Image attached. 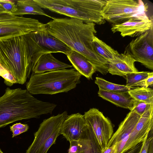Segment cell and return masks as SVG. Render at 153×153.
I'll list each match as a JSON object with an SVG mask.
<instances>
[{"instance_id": "obj_20", "label": "cell", "mask_w": 153, "mask_h": 153, "mask_svg": "<svg viewBox=\"0 0 153 153\" xmlns=\"http://www.w3.org/2000/svg\"><path fill=\"white\" fill-rule=\"evenodd\" d=\"M11 13L15 16H20L26 14H33L53 18L47 14L35 0L17 1Z\"/></svg>"}, {"instance_id": "obj_24", "label": "cell", "mask_w": 153, "mask_h": 153, "mask_svg": "<svg viewBox=\"0 0 153 153\" xmlns=\"http://www.w3.org/2000/svg\"><path fill=\"white\" fill-rule=\"evenodd\" d=\"M95 83L98 86L99 90L113 92H126L136 88H131L126 85L114 83L98 77H96Z\"/></svg>"}, {"instance_id": "obj_35", "label": "cell", "mask_w": 153, "mask_h": 153, "mask_svg": "<svg viewBox=\"0 0 153 153\" xmlns=\"http://www.w3.org/2000/svg\"><path fill=\"white\" fill-rule=\"evenodd\" d=\"M11 132H12V137L13 138L21 134L20 129H15Z\"/></svg>"}, {"instance_id": "obj_8", "label": "cell", "mask_w": 153, "mask_h": 153, "mask_svg": "<svg viewBox=\"0 0 153 153\" xmlns=\"http://www.w3.org/2000/svg\"><path fill=\"white\" fill-rule=\"evenodd\" d=\"M45 24L37 19L0 12V42L37 31H44Z\"/></svg>"}, {"instance_id": "obj_9", "label": "cell", "mask_w": 153, "mask_h": 153, "mask_svg": "<svg viewBox=\"0 0 153 153\" xmlns=\"http://www.w3.org/2000/svg\"><path fill=\"white\" fill-rule=\"evenodd\" d=\"M86 125L92 130L102 150L105 149L113 134L110 120L95 108H90L83 115Z\"/></svg>"}, {"instance_id": "obj_37", "label": "cell", "mask_w": 153, "mask_h": 153, "mask_svg": "<svg viewBox=\"0 0 153 153\" xmlns=\"http://www.w3.org/2000/svg\"><path fill=\"white\" fill-rule=\"evenodd\" d=\"M7 11L5 10L3 7L0 4V12Z\"/></svg>"}, {"instance_id": "obj_32", "label": "cell", "mask_w": 153, "mask_h": 153, "mask_svg": "<svg viewBox=\"0 0 153 153\" xmlns=\"http://www.w3.org/2000/svg\"><path fill=\"white\" fill-rule=\"evenodd\" d=\"M101 153H117L116 143L109 147H106L102 150Z\"/></svg>"}, {"instance_id": "obj_6", "label": "cell", "mask_w": 153, "mask_h": 153, "mask_svg": "<svg viewBox=\"0 0 153 153\" xmlns=\"http://www.w3.org/2000/svg\"><path fill=\"white\" fill-rule=\"evenodd\" d=\"M101 15L112 25L120 24L131 19H149L148 6L141 0H105Z\"/></svg>"}, {"instance_id": "obj_2", "label": "cell", "mask_w": 153, "mask_h": 153, "mask_svg": "<svg viewBox=\"0 0 153 153\" xmlns=\"http://www.w3.org/2000/svg\"><path fill=\"white\" fill-rule=\"evenodd\" d=\"M56 106L37 99L27 90L7 88L0 97V128L16 121L51 114Z\"/></svg>"}, {"instance_id": "obj_31", "label": "cell", "mask_w": 153, "mask_h": 153, "mask_svg": "<svg viewBox=\"0 0 153 153\" xmlns=\"http://www.w3.org/2000/svg\"><path fill=\"white\" fill-rule=\"evenodd\" d=\"M153 85V72H149V74L145 80V87L149 86L152 87Z\"/></svg>"}, {"instance_id": "obj_12", "label": "cell", "mask_w": 153, "mask_h": 153, "mask_svg": "<svg viewBox=\"0 0 153 153\" xmlns=\"http://www.w3.org/2000/svg\"><path fill=\"white\" fill-rule=\"evenodd\" d=\"M153 20L152 15L146 19H131L120 24L112 25L111 30L113 33L120 32L123 37H137L153 26Z\"/></svg>"}, {"instance_id": "obj_36", "label": "cell", "mask_w": 153, "mask_h": 153, "mask_svg": "<svg viewBox=\"0 0 153 153\" xmlns=\"http://www.w3.org/2000/svg\"><path fill=\"white\" fill-rule=\"evenodd\" d=\"M149 153H153V139H152L150 142L149 146Z\"/></svg>"}, {"instance_id": "obj_26", "label": "cell", "mask_w": 153, "mask_h": 153, "mask_svg": "<svg viewBox=\"0 0 153 153\" xmlns=\"http://www.w3.org/2000/svg\"><path fill=\"white\" fill-rule=\"evenodd\" d=\"M140 116L149 117L153 116V104H149L135 100L132 109Z\"/></svg>"}, {"instance_id": "obj_30", "label": "cell", "mask_w": 153, "mask_h": 153, "mask_svg": "<svg viewBox=\"0 0 153 153\" xmlns=\"http://www.w3.org/2000/svg\"><path fill=\"white\" fill-rule=\"evenodd\" d=\"M0 4L5 10L11 12L16 4L12 1L0 0Z\"/></svg>"}, {"instance_id": "obj_14", "label": "cell", "mask_w": 153, "mask_h": 153, "mask_svg": "<svg viewBox=\"0 0 153 153\" xmlns=\"http://www.w3.org/2000/svg\"><path fill=\"white\" fill-rule=\"evenodd\" d=\"M30 33L38 46L45 53H62L67 55L72 51L62 41L44 31Z\"/></svg>"}, {"instance_id": "obj_11", "label": "cell", "mask_w": 153, "mask_h": 153, "mask_svg": "<svg viewBox=\"0 0 153 153\" xmlns=\"http://www.w3.org/2000/svg\"><path fill=\"white\" fill-rule=\"evenodd\" d=\"M141 116L130 111L120 124L108 142L107 147L116 143L117 153H121L128 137L135 127Z\"/></svg>"}, {"instance_id": "obj_3", "label": "cell", "mask_w": 153, "mask_h": 153, "mask_svg": "<svg viewBox=\"0 0 153 153\" xmlns=\"http://www.w3.org/2000/svg\"><path fill=\"white\" fill-rule=\"evenodd\" d=\"M38 59L30 33L0 42V63L23 84Z\"/></svg>"}, {"instance_id": "obj_28", "label": "cell", "mask_w": 153, "mask_h": 153, "mask_svg": "<svg viewBox=\"0 0 153 153\" xmlns=\"http://www.w3.org/2000/svg\"><path fill=\"white\" fill-rule=\"evenodd\" d=\"M153 128L150 131L142 142L141 146L138 153H149L150 142L153 139Z\"/></svg>"}, {"instance_id": "obj_23", "label": "cell", "mask_w": 153, "mask_h": 153, "mask_svg": "<svg viewBox=\"0 0 153 153\" xmlns=\"http://www.w3.org/2000/svg\"><path fill=\"white\" fill-rule=\"evenodd\" d=\"M134 100L149 104H153V90L149 87H137L128 91Z\"/></svg>"}, {"instance_id": "obj_27", "label": "cell", "mask_w": 153, "mask_h": 153, "mask_svg": "<svg viewBox=\"0 0 153 153\" xmlns=\"http://www.w3.org/2000/svg\"><path fill=\"white\" fill-rule=\"evenodd\" d=\"M0 76L4 79V82L7 85L11 86L13 84L17 83L16 78L5 69L0 63Z\"/></svg>"}, {"instance_id": "obj_1", "label": "cell", "mask_w": 153, "mask_h": 153, "mask_svg": "<svg viewBox=\"0 0 153 153\" xmlns=\"http://www.w3.org/2000/svg\"><path fill=\"white\" fill-rule=\"evenodd\" d=\"M52 19L45 24V32L84 56L96 71L104 75L108 73L109 63L97 53L93 46V39L97 32L95 23L71 18Z\"/></svg>"}, {"instance_id": "obj_33", "label": "cell", "mask_w": 153, "mask_h": 153, "mask_svg": "<svg viewBox=\"0 0 153 153\" xmlns=\"http://www.w3.org/2000/svg\"><path fill=\"white\" fill-rule=\"evenodd\" d=\"M142 143H139L135 147L124 153H138L141 146Z\"/></svg>"}, {"instance_id": "obj_15", "label": "cell", "mask_w": 153, "mask_h": 153, "mask_svg": "<svg viewBox=\"0 0 153 153\" xmlns=\"http://www.w3.org/2000/svg\"><path fill=\"white\" fill-rule=\"evenodd\" d=\"M153 128V116H141L135 127L128 136L121 153H124L142 143Z\"/></svg>"}, {"instance_id": "obj_21", "label": "cell", "mask_w": 153, "mask_h": 153, "mask_svg": "<svg viewBox=\"0 0 153 153\" xmlns=\"http://www.w3.org/2000/svg\"><path fill=\"white\" fill-rule=\"evenodd\" d=\"M87 126L78 141L81 147L80 153H101L102 149L94 133Z\"/></svg>"}, {"instance_id": "obj_25", "label": "cell", "mask_w": 153, "mask_h": 153, "mask_svg": "<svg viewBox=\"0 0 153 153\" xmlns=\"http://www.w3.org/2000/svg\"><path fill=\"white\" fill-rule=\"evenodd\" d=\"M149 72L138 71L126 74L125 77L126 80V85L131 88L145 87V80L149 76Z\"/></svg>"}, {"instance_id": "obj_18", "label": "cell", "mask_w": 153, "mask_h": 153, "mask_svg": "<svg viewBox=\"0 0 153 153\" xmlns=\"http://www.w3.org/2000/svg\"><path fill=\"white\" fill-rule=\"evenodd\" d=\"M66 56L77 71L87 79H92L93 74L96 71V69L84 56L73 50Z\"/></svg>"}, {"instance_id": "obj_19", "label": "cell", "mask_w": 153, "mask_h": 153, "mask_svg": "<svg viewBox=\"0 0 153 153\" xmlns=\"http://www.w3.org/2000/svg\"><path fill=\"white\" fill-rule=\"evenodd\" d=\"M98 96L116 106L131 111L133 107L135 100L129 94L128 92H113L99 90Z\"/></svg>"}, {"instance_id": "obj_7", "label": "cell", "mask_w": 153, "mask_h": 153, "mask_svg": "<svg viewBox=\"0 0 153 153\" xmlns=\"http://www.w3.org/2000/svg\"><path fill=\"white\" fill-rule=\"evenodd\" d=\"M67 116V112L65 111L44 120L26 153H47L60 134L61 126Z\"/></svg>"}, {"instance_id": "obj_16", "label": "cell", "mask_w": 153, "mask_h": 153, "mask_svg": "<svg viewBox=\"0 0 153 153\" xmlns=\"http://www.w3.org/2000/svg\"><path fill=\"white\" fill-rule=\"evenodd\" d=\"M136 60L126 50L123 53H119L111 62L109 63L108 72L112 75L125 77L128 74L139 71L135 66Z\"/></svg>"}, {"instance_id": "obj_38", "label": "cell", "mask_w": 153, "mask_h": 153, "mask_svg": "<svg viewBox=\"0 0 153 153\" xmlns=\"http://www.w3.org/2000/svg\"><path fill=\"white\" fill-rule=\"evenodd\" d=\"M0 153H3L0 149Z\"/></svg>"}, {"instance_id": "obj_5", "label": "cell", "mask_w": 153, "mask_h": 153, "mask_svg": "<svg viewBox=\"0 0 153 153\" xmlns=\"http://www.w3.org/2000/svg\"><path fill=\"white\" fill-rule=\"evenodd\" d=\"M81 75L74 68L32 74L26 84L31 94L53 95L67 92L80 82Z\"/></svg>"}, {"instance_id": "obj_13", "label": "cell", "mask_w": 153, "mask_h": 153, "mask_svg": "<svg viewBox=\"0 0 153 153\" xmlns=\"http://www.w3.org/2000/svg\"><path fill=\"white\" fill-rule=\"evenodd\" d=\"M87 126L83 115L79 113L72 114L68 115L64 121L60 134L69 142L79 141Z\"/></svg>"}, {"instance_id": "obj_22", "label": "cell", "mask_w": 153, "mask_h": 153, "mask_svg": "<svg viewBox=\"0 0 153 153\" xmlns=\"http://www.w3.org/2000/svg\"><path fill=\"white\" fill-rule=\"evenodd\" d=\"M93 43L97 53L109 63L112 62L119 54L95 36L93 38Z\"/></svg>"}, {"instance_id": "obj_4", "label": "cell", "mask_w": 153, "mask_h": 153, "mask_svg": "<svg viewBox=\"0 0 153 153\" xmlns=\"http://www.w3.org/2000/svg\"><path fill=\"white\" fill-rule=\"evenodd\" d=\"M42 8L80 20L101 25L105 20L101 15L105 0H35Z\"/></svg>"}, {"instance_id": "obj_10", "label": "cell", "mask_w": 153, "mask_h": 153, "mask_svg": "<svg viewBox=\"0 0 153 153\" xmlns=\"http://www.w3.org/2000/svg\"><path fill=\"white\" fill-rule=\"evenodd\" d=\"M136 62L153 70V26L130 42L127 49Z\"/></svg>"}, {"instance_id": "obj_17", "label": "cell", "mask_w": 153, "mask_h": 153, "mask_svg": "<svg viewBox=\"0 0 153 153\" xmlns=\"http://www.w3.org/2000/svg\"><path fill=\"white\" fill-rule=\"evenodd\" d=\"M72 66L62 62L54 57L51 53L44 54L39 58L32 74L46 72L71 68Z\"/></svg>"}, {"instance_id": "obj_29", "label": "cell", "mask_w": 153, "mask_h": 153, "mask_svg": "<svg viewBox=\"0 0 153 153\" xmlns=\"http://www.w3.org/2000/svg\"><path fill=\"white\" fill-rule=\"evenodd\" d=\"M70 142L68 153H80L81 147L78 141L72 140Z\"/></svg>"}, {"instance_id": "obj_34", "label": "cell", "mask_w": 153, "mask_h": 153, "mask_svg": "<svg viewBox=\"0 0 153 153\" xmlns=\"http://www.w3.org/2000/svg\"><path fill=\"white\" fill-rule=\"evenodd\" d=\"M25 126V124L21 123H16L14 124L11 126H10V128L11 131L16 129H21L23 128Z\"/></svg>"}]
</instances>
